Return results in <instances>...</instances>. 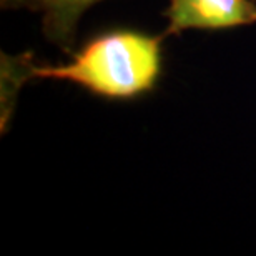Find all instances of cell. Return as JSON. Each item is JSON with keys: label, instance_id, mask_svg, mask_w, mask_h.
<instances>
[{"label": "cell", "instance_id": "obj_1", "mask_svg": "<svg viewBox=\"0 0 256 256\" xmlns=\"http://www.w3.org/2000/svg\"><path fill=\"white\" fill-rule=\"evenodd\" d=\"M163 37L114 30L88 40L68 64H32L30 75L75 82L106 98H133L150 92L156 84L162 70Z\"/></svg>", "mask_w": 256, "mask_h": 256}, {"label": "cell", "instance_id": "obj_4", "mask_svg": "<svg viewBox=\"0 0 256 256\" xmlns=\"http://www.w3.org/2000/svg\"><path fill=\"white\" fill-rule=\"evenodd\" d=\"M30 54H25L22 57L12 58L5 57L2 54V128H5V122L10 118L15 95L20 85L25 80L30 78V68H32V62H30Z\"/></svg>", "mask_w": 256, "mask_h": 256}, {"label": "cell", "instance_id": "obj_3", "mask_svg": "<svg viewBox=\"0 0 256 256\" xmlns=\"http://www.w3.org/2000/svg\"><path fill=\"white\" fill-rule=\"evenodd\" d=\"M4 8H28L44 14V32L48 40L68 52L74 45L80 15L98 0H0Z\"/></svg>", "mask_w": 256, "mask_h": 256}, {"label": "cell", "instance_id": "obj_2", "mask_svg": "<svg viewBox=\"0 0 256 256\" xmlns=\"http://www.w3.org/2000/svg\"><path fill=\"white\" fill-rule=\"evenodd\" d=\"M170 27L165 35L186 28H232L256 22L253 0H172L165 12Z\"/></svg>", "mask_w": 256, "mask_h": 256}]
</instances>
